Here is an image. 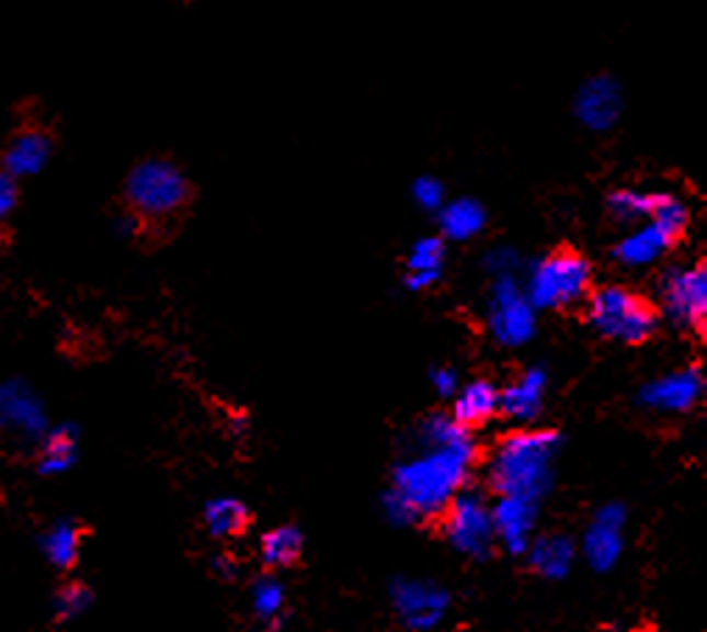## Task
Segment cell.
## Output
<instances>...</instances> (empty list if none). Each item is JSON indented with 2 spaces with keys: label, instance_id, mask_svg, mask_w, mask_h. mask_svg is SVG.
I'll return each instance as SVG.
<instances>
[{
  "label": "cell",
  "instance_id": "obj_35",
  "mask_svg": "<svg viewBox=\"0 0 707 632\" xmlns=\"http://www.w3.org/2000/svg\"><path fill=\"white\" fill-rule=\"evenodd\" d=\"M212 568H215V574H218V577H235L237 574V563L231 561V557H226V554H220V557H215V561H212Z\"/></svg>",
  "mask_w": 707,
  "mask_h": 632
},
{
  "label": "cell",
  "instance_id": "obj_2",
  "mask_svg": "<svg viewBox=\"0 0 707 632\" xmlns=\"http://www.w3.org/2000/svg\"><path fill=\"white\" fill-rule=\"evenodd\" d=\"M562 445L557 429L521 427L499 440L488 460V488L497 496H515L540 505L555 479V460Z\"/></svg>",
  "mask_w": 707,
  "mask_h": 632
},
{
  "label": "cell",
  "instance_id": "obj_9",
  "mask_svg": "<svg viewBox=\"0 0 707 632\" xmlns=\"http://www.w3.org/2000/svg\"><path fill=\"white\" fill-rule=\"evenodd\" d=\"M48 427L43 396L28 382L20 376L0 382V432L25 445H37Z\"/></svg>",
  "mask_w": 707,
  "mask_h": 632
},
{
  "label": "cell",
  "instance_id": "obj_17",
  "mask_svg": "<svg viewBox=\"0 0 707 632\" xmlns=\"http://www.w3.org/2000/svg\"><path fill=\"white\" fill-rule=\"evenodd\" d=\"M680 240V235H674L671 229H665L663 223L647 221L638 223L629 235H624L622 240L613 248L616 262H622L624 268H647L654 266L674 242Z\"/></svg>",
  "mask_w": 707,
  "mask_h": 632
},
{
  "label": "cell",
  "instance_id": "obj_24",
  "mask_svg": "<svg viewBox=\"0 0 707 632\" xmlns=\"http://www.w3.org/2000/svg\"><path fill=\"white\" fill-rule=\"evenodd\" d=\"M415 443L423 449H471L477 445L471 429L459 427L448 413H432L415 429Z\"/></svg>",
  "mask_w": 707,
  "mask_h": 632
},
{
  "label": "cell",
  "instance_id": "obj_26",
  "mask_svg": "<svg viewBox=\"0 0 707 632\" xmlns=\"http://www.w3.org/2000/svg\"><path fill=\"white\" fill-rule=\"evenodd\" d=\"M301 552H304V535L298 527L285 524L262 535L260 557L267 568H273V572L296 566V563L301 561Z\"/></svg>",
  "mask_w": 707,
  "mask_h": 632
},
{
  "label": "cell",
  "instance_id": "obj_13",
  "mask_svg": "<svg viewBox=\"0 0 707 632\" xmlns=\"http://www.w3.org/2000/svg\"><path fill=\"white\" fill-rule=\"evenodd\" d=\"M624 524H627V510L618 501L596 510L591 527L582 535V554L593 572H611L622 561Z\"/></svg>",
  "mask_w": 707,
  "mask_h": 632
},
{
  "label": "cell",
  "instance_id": "obj_4",
  "mask_svg": "<svg viewBox=\"0 0 707 632\" xmlns=\"http://www.w3.org/2000/svg\"><path fill=\"white\" fill-rule=\"evenodd\" d=\"M123 195L128 201V212H134L139 221H162L190 204L193 188L179 165L151 157L128 170Z\"/></svg>",
  "mask_w": 707,
  "mask_h": 632
},
{
  "label": "cell",
  "instance_id": "obj_32",
  "mask_svg": "<svg viewBox=\"0 0 707 632\" xmlns=\"http://www.w3.org/2000/svg\"><path fill=\"white\" fill-rule=\"evenodd\" d=\"M432 387H435V393L441 398H454L459 391V374L457 368L452 365H437L432 368Z\"/></svg>",
  "mask_w": 707,
  "mask_h": 632
},
{
  "label": "cell",
  "instance_id": "obj_33",
  "mask_svg": "<svg viewBox=\"0 0 707 632\" xmlns=\"http://www.w3.org/2000/svg\"><path fill=\"white\" fill-rule=\"evenodd\" d=\"M18 204H20L18 181L9 179L7 173H0V226L14 215Z\"/></svg>",
  "mask_w": 707,
  "mask_h": 632
},
{
  "label": "cell",
  "instance_id": "obj_27",
  "mask_svg": "<svg viewBox=\"0 0 707 632\" xmlns=\"http://www.w3.org/2000/svg\"><path fill=\"white\" fill-rule=\"evenodd\" d=\"M660 193H649V190H613L607 195V212L616 217L618 223H647L654 215Z\"/></svg>",
  "mask_w": 707,
  "mask_h": 632
},
{
  "label": "cell",
  "instance_id": "obj_34",
  "mask_svg": "<svg viewBox=\"0 0 707 632\" xmlns=\"http://www.w3.org/2000/svg\"><path fill=\"white\" fill-rule=\"evenodd\" d=\"M115 232L121 237H137L139 232H142V221H139L134 212H123V215H117L115 221Z\"/></svg>",
  "mask_w": 707,
  "mask_h": 632
},
{
  "label": "cell",
  "instance_id": "obj_20",
  "mask_svg": "<svg viewBox=\"0 0 707 632\" xmlns=\"http://www.w3.org/2000/svg\"><path fill=\"white\" fill-rule=\"evenodd\" d=\"M443 271H446V240L437 235L415 240V246L410 248V257H407V290L423 293V290L435 287Z\"/></svg>",
  "mask_w": 707,
  "mask_h": 632
},
{
  "label": "cell",
  "instance_id": "obj_16",
  "mask_svg": "<svg viewBox=\"0 0 707 632\" xmlns=\"http://www.w3.org/2000/svg\"><path fill=\"white\" fill-rule=\"evenodd\" d=\"M490 518H493V530L497 541L502 543L504 552L524 554L529 541H533L535 521H538V505L515 496H497L490 505Z\"/></svg>",
  "mask_w": 707,
  "mask_h": 632
},
{
  "label": "cell",
  "instance_id": "obj_19",
  "mask_svg": "<svg viewBox=\"0 0 707 632\" xmlns=\"http://www.w3.org/2000/svg\"><path fill=\"white\" fill-rule=\"evenodd\" d=\"M499 413V387L490 380H471L466 385H459L457 396H454V407L448 416L459 424V427L471 429L482 427L490 418H497Z\"/></svg>",
  "mask_w": 707,
  "mask_h": 632
},
{
  "label": "cell",
  "instance_id": "obj_12",
  "mask_svg": "<svg viewBox=\"0 0 707 632\" xmlns=\"http://www.w3.org/2000/svg\"><path fill=\"white\" fill-rule=\"evenodd\" d=\"M574 117L588 128V132H607L618 123L624 109V92L613 76L598 72L591 79L582 81L574 92Z\"/></svg>",
  "mask_w": 707,
  "mask_h": 632
},
{
  "label": "cell",
  "instance_id": "obj_29",
  "mask_svg": "<svg viewBox=\"0 0 707 632\" xmlns=\"http://www.w3.org/2000/svg\"><path fill=\"white\" fill-rule=\"evenodd\" d=\"M90 605H92L90 585L79 583V579H73V583H65L54 594V619L59 621V624H65V621H73V619H79V616H84L87 610H90Z\"/></svg>",
  "mask_w": 707,
  "mask_h": 632
},
{
  "label": "cell",
  "instance_id": "obj_18",
  "mask_svg": "<svg viewBox=\"0 0 707 632\" xmlns=\"http://www.w3.org/2000/svg\"><path fill=\"white\" fill-rule=\"evenodd\" d=\"M81 432L76 424L65 421L48 427L43 440L37 443V474L39 476H61L73 469L79 460Z\"/></svg>",
  "mask_w": 707,
  "mask_h": 632
},
{
  "label": "cell",
  "instance_id": "obj_14",
  "mask_svg": "<svg viewBox=\"0 0 707 632\" xmlns=\"http://www.w3.org/2000/svg\"><path fill=\"white\" fill-rule=\"evenodd\" d=\"M54 137L39 126H25L12 134L3 154H0V173L9 179H31V176L43 173L54 157Z\"/></svg>",
  "mask_w": 707,
  "mask_h": 632
},
{
  "label": "cell",
  "instance_id": "obj_10",
  "mask_svg": "<svg viewBox=\"0 0 707 632\" xmlns=\"http://www.w3.org/2000/svg\"><path fill=\"white\" fill-rule=\"evenodd\" d=\"M390 602L401 624L412 632H426L441 624L452 597L435 579L396 577L390 583Z\"/></svg>",
  "mask_w": 707,
  "mask_h": 632
},
{
  "label": "cell",
  "instance_id": "obj_3",
  "mask_svg": "<svg viewBox=\"0 0 707 632\" xmlns=\"http://www.w3.org/2000/svg\"><path fill=\"white\" fill-rule=\"evenodd\" d=\"M591 284V262L582 253L562 248V251L535 259L533 266L526 268L521 287L538 313V309H569L588 302Z\"/></svg>",
  "mask_w": 707,
  "mask_h": 632
},
{
  "label": "cell",
  "instance_id": "obj_28",
  "mask_svg": "<svg viewBox=\"0 0 707 632\" xmlns=\"http://www.w3.org/2000/svg\"><path fill=\"white\" fill-rule=\"evenodd\" d=\"M251 608L254 616L267 624L271 630H276L278 619L285 613V585L278 583L276 577H260L251 588Z\"/></svg>",
  "mask_w": 707,
  "mask_h": 632
},
{
  "label": "cell",
  "instance_id": "obj_15",
  "mask_svg": "<svg viewBox=\"0 0 707 632\" xmlns=\"http://www.w3.org/2000/svg\"><path fill=\"white\" fill-rule=\"evenodd\" d=\"M546 387H549L546 368H526L518 380H513L508 387L499 391V413H502L504 418H510L513 424H518V429L529 427V424L540 416V410H544Z\"/></svg>",
  "mask_w": 707,
  "mask_h": 632
},
{
  "label": "cell",
  "instance_id": "obj_1",
  "mask_svg": "<svg viewBox=\"0 0 707 632\" xmlns=\"http://www.w3.org/2000/svg\"><path fill=\"white\" fill-rule=\"evenodd\" d=\"M479 445L471 449H423L401 460L390 474V490L410 505L418 521L443 516L454 496L468 488Z\"/></svg>",
  "mask_w": 707,
  "mask_h": 632
},
{
  "label": "cell",
  "instance_id": "obj_30",
  "mask_svg": "<svg viewBox=\"0 0 707 632\" xmlns=\"http://www.w3.org/2000/svg\"><path fill=\"white\" fill-rule=\"evenodd\" d=\"M482 262H484V271H488L493 279L518 276L521 253L515 251L513 246H508V242H499V246L488 248V253H484Z\"/></svg>",
  "mask_w": 707,
  "mask_h": 632
},
{
  "label": "cell",
  "instance_id": "obj_11",
  "mask_svg": "<svg viewBox=\"0 0 707 632\" xmlns=\"http://www.w3.org/2000/svg\"><path fill=\"white\" fill-rule=\"evenodd\" d=\"M702 396H705V374L699 365H688L647 382L638 393V402L654 413L680 416V413L694 410Z\"/></svg>",
  "mask_w": 707,
  "mask_h": 632
},
{
  "label": "cell",
  "instance_id": "obj_6",
  "mask_svg": "<svg viewBox=\"0 0 707 632\" xmlns=\"http://www.w3.org/2000/svg\"><path fill=\"white\" fill-rule=\"evenodd\" d=\"M660 313L680 329L705 331L707 324V268L705 262L694 266H671L660 273L658 282Z\"/></svg>",
  "mask_w": 707,
  "mask_h": 632
},
{
  "label": "cell",
  "instance_id": "obj_25",
  "mask_svg": "<svg viewBox=\"0 0 707 632\" xmlns=\"http://www.w3.org/2000/svg\"><path fill=\"white\" fill-rule=\"evenodd\" d=\"M204 524L209 535L235 538L251 524V510L237 496H215L204 507Z\"/></svg>",
  "mask_w": 707,
  "mask_h": 632
},
{
  "label": "cell",
  "instance_id": "obj_21",
  "mask_svg": "<svg viewBox=\"0 0 707 632\" xmlns=\"http://www.w3.org/2000/svg\"><path fill=\"white\" fill-rule=\"evenodd\" d=\"M526 561L540 577L546 579H562L571 572L577 561V546L571 538L557 535V532H546V535H533L529 546H526Z\"/></svg>",
  "mask_w": 707,
  "mask_h": 632
},
{
  "label": "cell",
  "instance_id": "obj_23",
  "mask_svg": "<svg viewBox=\"0 0 707 632\" xmlns=\"http://www.w3.org/2000/svg\"><path fill=\"white\" fill-rule=\"evenodd\" d=\"M437 226H441L443 240L466 242L482 235V229L488 226V212H484L482 201L468 199V195L446 199V204L437 212Z\"/></svg>",
  "mask_w": 707,
  "mask_h": 632
},
{
  "label": "cell",
  "instance_id": "obj_31",
  "mask_svg": "<svg viewBox=\"0 0 707 632\" xmlns=\"http://www.w3.org/2000/svg\"><path fill=\"white\" fill-rule=\"evenodd\" d=\"M412 201L421 206L423 212H441V206L446 204V188H443V181L437 176H418L412 181Z\"/></svg>",
  "mask_w": 707,
  "mask_h": 632
},
{
  "label": "cell",
  "instance_id": "obj_5",
  "mask_svg": "<svg viewBox=\"0 0 707 632\" xmlns=\"http://www.w3.org/2000/svg\"><path fill=\"white\" fill-rule=\"evenodd\" d=\"M588 324L607 340L641 346L658 331L660 315L649 298L622 284H607L588 295Z\"/></svg>",
  "mask_w": 707,
  "mask_h": 632
},
{
  "label": "cell",
  "instance_id": "obj_8",
  "mask_svg": "<svg viewBox=\"0 0 707 632\" xmlns=\"http://www.w3.org/2000/svg\"><path fill=\"white\" fill-rule=\"evenodd\" d=\"M443 532L457 552L484 561L497 549V530L490 518V501L479 490H459L443 510Z\"/></svg>",
  "mask_w": 707,
  "mask_h": 632
},
{
  "label": "cell",
  "instance_id": "obj_7",
  "mask_svg": "<svg viewBox=\"0 0 707 632\" xmlns=\"http://www.w3.org/2000/svg\"><path fill=\"white\" fill-rule=\"evenodd\" d=\"M484 318H488V329L493 340L508 346V349H521L538 331V313L526 298L518 276L493 279Z\"/></svg>",
  "mask_w": 707,
  "mask_h": 632
},
{
  "label": "cell",
  "instance_id": "obj_22",
  "mask_svg": "<svg viewBox=\"0 0 707 632\" xmlns=\"http://www.w3.org/2000/svg\"><path fill=\"white\" fill-rule=\"evenodd\" d=\"M84 524L76 518H56L54 524L39 535V552L59 572H70L81 557Z\"/></svg>",
  "mask_w": 707,
  "mask_h": 632
}]
</instances>
